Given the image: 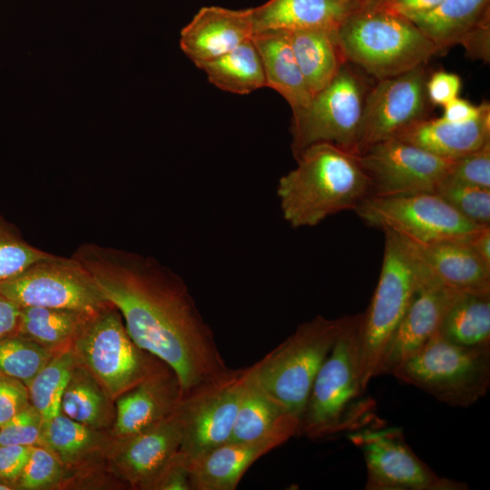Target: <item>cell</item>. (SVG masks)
Returning a JSON list of instances; mask_svg holds the SVG:
<instances>
[{
    "label": "cell",
    "instance_id": "1",
    "mask_svg": "<svg viewBox=\"0 0 490 490\" xmlns=\"http://www.w3.org/2000/svg\"><path fill=\"white\" fill-rule=\"evenodd\" d=\"M72 257L118 309L132 340L175 372L183 397L229 369L186 282L172 270L151 256L95 243L80 245Z\"/></svg>",
    "mask_w": 490,
    "mask_h": 490
},
{
    "label": "cell",
    "instance_id": "2",
    "mask_svg": "<svg viewBox=\"0 0 490 490\" xmlns=\"http://www.w3.org/2000/svg\"><path fill=\"white\" fill-rule=\"evenodd\" d=\"M295 159L296 168L277 185L282 217L293 229L314 227L330 216L354 211L370 195L368 177L354 152L318 142Z\"/></svg>",
    "mask_w": 490,
    "mask_h": 490
},
{
    "label": "cell",
    "instance_id": "3",
    "mask_svg": "<svg viewBox=\"0 0 490 490\" xmlns=\"http://www.w3.org/2000/svg\"><path fill=\"white\" fill-rule=\"evenodd\" d=\"M362 313L339 318L335 342L313 382L298 436L320 439L378 423L361 382Z\"/></svg>",
    "mask_w": 490,
    "mask_h": 490
},
{
    "label": "cell",
    "instance_id": "4",
    "mask_svg": "<svg viewBox=\"0 0 490 490\" xmlns=\"http://www.w3.org/2000/svg\"><path fill=\"white\" fill-rule=\"evenodd\" d=\"M338 38L346 61L377 80L426 64L440 51L407 17L380 3L349 14Z\"/></svg>",
    "mask_w": 490,
    "mask_h": 490
},
{
    "label": "cell",
    "instance_id": "5",
    "mask_svg": "<svg viewBox=\"0 0 490 490\" xmlns=\"http://www.w3.org/2000/svg\"><path fill=\"white\" fill-rule=\"evenodd\" d=\"M381 270L371 301L362 312L361 382L366 389L386 348L428 271L403 237L385 230Z\"/></svg>",
    "mask_w": 490,
    "mask_h": 490
},
{
    "label": "cell",
    "instance_id": "6",
    "mask_svg": "<svg viewBox=\"0 0 490 490\" xmlns=\"http://www.w3.org/2000/svg\"><path fill=\"white\" fill-rule=\"evenodd\" d=\"M450 407H467L490 387V345L461 346L439 332L390 371Z\"/></svg>",
    "mask_w": 490,
    "mask_h": 490
},
{
    "label": "cell",
    "instance_id": "7",
    "mask_svg": "<svg viewBox=\"0 0 490 490\" xmlns=\"http://www.w3.org/2000/svg\"><path fill=\"white\" fill-rule=\"evenodd\" d=\"M338 318L318 315L249 367L250 379L299 420L315 377L335 342Z\"/></svg>",
    "mask_w": 490,
    "mask_h": 490
},
{
    "label": "cell",
    "instance_id": "8",
    "mask_svg": "<svg viewBox=\"0 0 490 490\" xmlns=\"http://www.w3.org/2000/svg\"><path fill=\"white\" fill-rule=\"evenodd\" d=\"M71 348L78 364L93 375L113 401L163 364L132 340L120 312L112 304L88 318Z\"/></svg>",
    "mask_w": 490,
    "mask_h": 490
},
{
    "label": "cell",
    "instance_id": "9",
    "mask_svg": "<svg viewBox=\"0 0 490 490\" xmlns=\"http://www.w3.org/2000/svg\"><path fill=\"white\" fill-rule=\"evenodd\" d=\"M366 83L348 62L309 104L293 113L294 158L308 146L328 142L357 154L366 96Z\"/></svg>",
    "mask_w": 490,
    "mask_h": 490
},
{
    "label": "cell",
    "instance_id": "10",
    "mask_svg": "<svg viewBox=\"0 0 490 490\" xmlns=\"http://www.w3.org/2000/svg\"><path fill=\"white\" fill-rule=\"evenodd\" d=\"M369 227L416 243L467 240L480 228L436 192L364 199L354 210Z\"/></svg>",
    "mask_w": 490,
    "mask_h": 490
},
{
    "label": "cell",
    "instance_id": "11",
    "mask_svg": "<svg viewBox=\"0 0 490 490\" xmlns=\"http://www.w3.org/2000/svg\"><path fill=\"white\" fill-rule=\"evenodd\" d=\"M0 291L20 308L42 307L94 313L111 304L77 260L54 254L0 283Z\"/></svg>",
    "mask_w": 490,
    "mask_h": 490
},
{
    "label": "cell",
    "instance_id": "12",
    "mask_svg": "<svg viewBox=\"0 0 490 490\" xmlns=\"http://www.w3.org/2000/svg\"><path fill=\"white\" fill-rule=\"evenodd\" d=\"M367 466L368 490H456L464 484L439 477L407 444L400 427L379 423L348 434Z\"/></svg>",
    "mask_w": 490,
    "mask_h": 490
},
{
    "label": "cell",
    "instance_id": "13",
    "mask_svg": "<svg viewBox=\"0 0 490 490\" xmlns=\"http://www.w3.org/2000/svg\"><path fill=\"white\" fill-rule=\"evenodd\" d=\"M248 377L249 367L229 368L182 398L181 452L193 458L229 441Z\"/></svg>",
    "mask_w": 490,
    "mask_h": 490
},
{
    "label": "cell",
    "instance_id": "14",
    "mask_svg": "<svg viewBox=\"0 0 490 490\" xmlns=\"http://www.w3.org/2000/svg\"><path fill=\"white\" fill-rule=\"evenodd\" d=\"M357 156L373 197L436 192L455 161L396 138L375 143Z\"/></svg>",
    "mask_w": 490,
    "mask_h": 490
},
{
    "label": "cell",
    "instance_id": "15",
    "mask_svg": "<svg viewBox=\"0 0 490 490\" xmlns=\"http://www.w3.org/2000/svg\"><path fill=\"white\" fill-rule=\"evenodd\" d=\"M426 65L377 80L368 90L357 154L375 143L395 138L407 128L426 119Z\"/></svg>",
    "mask_w": 490,
    "mask_h": 490
},
{
    "label": "cell",
    "instance_id": "16",
    "mask_svg": "<svg viewBox=\"0 0 490 490\" xmlns=\"http://www.w3.org/2000/svg\"><path fill=\"white\" fill-rule=\"evenodd\" d=\"M182 423L178 408L168 417L133 436L113 440L108 448L107 471L134 490H153L165 466L180 450Z\"/></svg>",
    "mask_w": 490,
    "mask_h": 490
},
{
    "label": "cell",
    "instance_id": "17",
    "mask_svg": "<svg viewBox=\"0 0 490 490\" xmlns=\"http://www.w3.org/2000/svg\"><path fill=\"white\" fill-rule=\"evenodd\" d=\"M299 420L286 414L269 432L249 441H228L190 458L191 490H234L261 456L298 436Z\"/></svg>",
    "mask_w": 490,
    "mask_h": 490
},
{
    "label": "cell",
    "instance_id": "18",
    "mask_svg": "<svg viewBox=\"0 0 490 490\" xmlns=\"http://www.w3.org/2000/svg\"><path fill=\"white\" fill-rule=\"evenodd\" d=\"M459 292L443 285L428 272L386 348L378 376L388 375L397 364L439 331Z\"/></svg>",
    "mask_w": 490,
    "mask_h": 490
},
{
    "label": "cell",
    "instance_id": "19",
    "mask_svg": "<svg viewBox=\"0 0 490 490\" xmlns=\"http://www.w3.org/2000/svg\"><path fill=\"white\" fill-rule=\"evenodd\" d=\"M182 398L175 372L163 363L141 383L115 399L111 435L121 439L153 426L171 416Z\"/></svg>",
    "mask_w": 490,
    "mask_h": 490
},
{
    "label": "cell",
    "instance_id": "20",
    "mask_svg": "<svg viewBox=\"0 0 490 490\" xmlns=\"http://www.w3.org/2000/svg\"><path fill=\"white\" fill-rule=\"evenodd\" d=\"M254 34L252 8L204 6L181 29L180 46L199 66L231 51Z\"/></svg>",
    "mask_w": 490,
    "mask_h": 490
},
{
    "label": "cell",
    "instance_id": "21",
    "mask_svg": "<svg viewBox=\"0 0 490 490\" xmlns=\"http://www.w3.org/2000/svg\"><path fill=\"white\" fill-rule=\"evenodd\" d=\"M112 440L109 431L89 427L63 413L43 429V446L54 454L64 469V486L76 475L83 477L93 472L107 471L105 457Z\"/></svg>",
    "mask_w": 490,
    "mask_h": 490
},
{
    "label": "cell",
    "instance_id": "22",
    "mask_svg": "<svg viewBox=\"0 0 490 490\" xmlns=\"http://www.w3.org/2000/svg\"><path fill=\"white\" fill-rule=\"evenodd\" d=\"M407 240L427 271L443 285L461 292L490 295V268L478 258L467 240L433 243Z\"/></svg>",
    "mask_w": 490,
    "mask_h": 490
},
{
    "label": "cell",
    "instance_id": "23",
    "mask_svg": "<svg viewBox=\"0 0 490 490\" xmlns=\"http://www.w3.org/2000/svg\"><path fill=\"white\" fill-rule=\"evenodd\" d=\"M395 138L434 155L457 159L490 142V105L484 103L480 115L475 120L451 122L442 118L425 119L407 128Z\"/></svg>",
    "mask_w": 490,
    "mask_h": 490
},
{
    "label": "cell",
    "instance_id": "24",
    "mask_svg": "<svg viewBox=\"0 0 490 490\" xmlns=\"http://www.w3.org/2000/svg\"><path fill=\"white\" fill-rule=\"evenodd\" d=\"M252 41L260 54L266 87L279 93L293 113L306 108L313 98L298 65L289 31L256 33Z\"/></svg>",
    "mask_w": 490,
    "mask_h": 490
},
{
    "label": "cell",
    "instance_id": "25",
    "mask_svg": "<svg viewBox=\"0 0 490 490\" xmlns=\"http://www.w3.org/2000/svg\"><path fill=\"white\" fill-rule=\"evenodd\" d=\"M358 8L338 0H269L252 8L255 34L266 30L338 29Z\"/></svg>",
    "mask_w": 490,
    "mask_h": 490
},
{
    "label": "cell",
    "instance_id": "26",
    "mask_svg": "<svg viewBox=\"0 0 490 490\" xmlns=\"http://www.w3.org/2000/svg\"><path fill=\"white\" fill-rule=\"evenodd\" d=\"M289 35L299 70L314 96L330 83L347 62L338 43V29L296 30L290 31Z\"/></svg>",
    "mask_w": 490,
    "mask_h": 490
},
{
    "label": "cell",
    "instance_id": "27",
    "mask_svg": "<svg viewBox=\"0 0 490 490\" xmlns=\"http://www.w3.org/2000/svg\"><path fill=\"white\" fill-rule=\"evenodd\" d=\"M490 15V0H443L423 13L405 15L439 50L457 44L460 37Z\"/></svg>",
    "mask_w": 490,
    "mask_h": 490
},
{
    "label": "cell",
    "instance_id": "28",
    "mask_svg": "<svg viewBox=\"0 0 490 490\" xmlns=\"http://www.w3.org/2000/svg\"><path fill=\"white\" fill-rule=\"evenodd\" d=\"M61 413L80 424L111 433L115 405L93 375L78 364L64 392Z\"/></svg>",
    "mask_w": 490,
    "mask_h": 490
},
{
    "label": "cell",
    "instance_id": "29",
    "mask_svg": "<svg viewBox=\"0 0 490 490\" xmlns=\"http://www.w3.org/2000/svg\"><path fill=\"white\" fill-rule=\"evenodd\" d=\"M93 314L64 309L20 308L17 333L56 353L72 347Z\"/></svg>",
    "mask_w": 490,
    "mask_h": 490
},
{
    "label": "cell",
    "instance_id": "30",
    "mask_svg": "<svg viewBox=\"0 0 490 490\" xmlns=\"http://www.w3.org/2000/svg\"><path fill=\"white\" fill-rule=\"evenodd\" d=\"M197 67L211 84L225 92L244 95L266 87L262 63L252 38Z\"/></svg>",
    "mask_w": 490,
    "mask_h": 490
},
{
    "label": "cell",
    "instance_id": "31",
    "mask_svg": "<svg viewBox=\"0 0 490 490\" xmlns=\"http://www.w3.org/2000/svg\"><path fill=\"white\" fill-rule=\"evenodd\" d=\"M438 332L461 346L490 345V295L459 292Z\"/></svg>",
    "mask_w": 490,
    "mask_h": 490
},
{
    "label": "cell",
    "instance_id": "32",
    "mask_svg": "<svg viewBox=\"0 0 490 490\" xmlns=\"http://www.w3.org/2000/svg\"><path fill=\"white\" fill-rule=\"evenodd\" d=\"M77 365L72 348L58 351L26 386L30 403L40 413L44 427L61 413L64 392Z\"/></svg>",
    "mask_w": 490,
    "mask_h": 490
},
{
    "label": "cell",
    "instance_id": "33",
    "mask_svg": "<svg viewBox=\"0 0 490 490\" xmlns=\"http://www.w3.org/2000/svg\"><path fill=\"white\" fill-rule=\"evenodd\" d=\"M286 414L250 377L243 390L229 441H249L269 432Z\"/></svg>",
    "mask_w": 490,
    "mask_h": 490
},
{
    "label": "cell",
    "instance_id": "34",
    "mask_svg": "<svg viewBox=\"0 0 490 490\" xmlns=\"http://www.w3.org/2000/svg\"><path fill=\"white\" fill-rule=\"evenodd\" d=\"M55 353L16 333L0 340V375L26 386Z\"/></svg>",
    "mask_w": 490,
    "mask_h": 490
},
{
    "label": "cell",
    "instance_id": "35",
    "mask_svg": "<svg viewBox=\"0 0 490 490\" xmlns=\"http://www.w3.org/2000/svg\"><path fill=\"white\" fill-rule=\"evenodd\" d=\"M53 255L28 243L19 230L0 215V283Z\"/></svg>",
    "mask_w": 490,
    "mask_h": 490
},
{
    "label": "cell",
    "instance_id": "36",
    "mask_svg": "<svg viewBox=\"0 0 490 490\" xmlns=\"http://www.w3.org/2000/svg\"><path fill=\"white\" fill-rule=\"evenodd\" d=\"M64 476L63 465L51 450L43 446H32L15 490L63 488Z\"/></svg>",
    "mask_w": 490,
    "mask_h": 490
},
{
    "label": "cell",
    "instance_id": "37",
    "mask_svg": "<svg viewBox=\"0 0 490 490\" xmlns=\"http://www.w3.org/2000/svg\"><path fill=\"white\" fill-rule=\"evenodd\" d=\"M436 193L471 222L478 226H490V190L446 178L436 188Z\"/></svg>",
    "mask_w": 490,
    "mask_h": 490
},
{
    "label": "cell",
    "instance_id": "38",
    "mask_svg": "<svg viewBox=\"0 0 490 490\" xmlns=\"http://www.w3.org/2000/svg\"><path fill=\"white\" fill-rule=\"evenodd\" d=\"M43 420L30 403L0 426V445L43 446Z\"/></svg>",
    "mask_w": 490,
    "mask_h": 490
},
{
    "label": "cell",
    "instance_id": "39",
    "mask_svg": "<svg viewBox=\"0 0 490 490\" xmlns=\"http://www.w3.org/2000/svg\"><path fill=\"white\" fill-rule=\"evenodd\" d=\"M446 178L490 190V142L475 152L455 159Z\"/></svg>",
    "mask_w": 490,
    "mask_h": 490
},
{
    "label": "cell",
    "instance_id": "40",
    "mask_svg": "<svg viewBox=\"0 0 490 490\" xmlns=\"http://www.w3.org/2000/svg\"><path fill=\"white\" fill-rule=\"evenodd\" d=\"M29 404L26 385L18 379L0 375V426Z\"/></svg>",
    "mask_w": 490,
    "mask_h": 490
},
{
    "label": "cell",
    "instance_id": "41",
    "mask_svg": "<svg viewBox=\"0 0 490 490\" xmlns=\"http://www.w3.org/2000/svg\"><path fill=\"white\" fill-rule=\"evenodd\" d=\"M153 490H191L190 458L179 450L165 466Z\"/></svg>",
    "mask_w": 490,
    "mask_h": 490
},
{
    "label": "cell",
    "instance_id": "42",
    "mask_svg": "<svg viewBox=\"0 0 490 490\" xmlns=\"http://www.w3.org/2000/svg\"><path fill=\"white\" fill-rule=\"evenodd\" d=\"M32 446L0 445V481L15 490L31 453Z\"/></svg>",
    "mask_w": 490,
    "mask_h": 490
},
{
    "label": "cell",
    "instance_id": "43",
    "mask_svg": "<svg viewBox=\"0 0 490 490\" xmlns=\"http://www.w3.org/2000/svg\"><path fill=\"white\" fill-rule=\"evenodd\" d=\"M464 46L466 54L471 59L490 62V15H485L474 25L457 42Z\"/></svg>",
    "mask_w": 490,
    "mask_h": 490
},
{
    "label": "cell",
    "instance_id": "44",
    "mask_svg": "<svg viewBox=\"0 0 490 490\" xmlns=\"http://www.w3.org/2000/svg\"><path fill=\"white\" fill-rule=\"evenodd\" d=\"M461 83L460 77L456 74L445 71L434 73L426 83L428 101L434 104L446 105L458 97Z\"/></svg>",
    "mask_w": 490,
    "mask_h": 490
},
{
    "label": "cell",
    "instance_id": "45",
    "mask_svg": "<svg viewBox=\"0 0 490 490\" xmlns=\"http://www.w3.org/2000/svg\"><path fill=\"white\" fill-rule=\"evenodd\" d=\"M483 104L475 106L465 99L456 97L444 105V114L441 118L451 122L472 121L480 115Z\"/></svg>",
    "mask_w": 490,
    "mask_h": 490
},
{
    "label": "cell",
    "instance_id": "46",
    "mask_svg": "<svg viewBox=\"0 0 490 490\" xmlns=\"http://www.w3.org/2000/svg\"><path fill=\"white\" fill-rule=\"evenodd\" d=\"M20 307L0 291V340L17 333Z\"/></svg>",
    "mask_w": 490,
    "mask_h": 490
},
{
    "label": "cell",
    "instance_id": "47",
    "mask_svg": "<svg viewBox=\"0 0 490 490\" xmlns=\"http://www.w3.org/2000/svg\"><path fill=\"white\" fill-rule=\"evenodd\" d=\"M443 0H390L385 4L393 10L404 15L423 13L431 10Z\"/></svg>",
    "mask_w": 490,
    "mask_h": 490
},
{
    "label": "cell",
    "instance_id": "48",
    "mask_svg": "<svg viewBox=\"0 0 490 490\" xmlns=\"http://www.w3.org/2000/svg\"><path fill=\"white\" fill-rule=\"evenodd\" d=\"M467 242L478 258L490 268V226L480 228Z\"/></svg>",
    "mask_w": 490,
    "mask_h": 490
},
{
    "label": "cell",
    "instance_id": "49",
    "mask_svg": "<svg viewBox=\"0 0 490 490\" xmlns=\"http://www.w3.org/2000/svg\"><path fill=\"white\" fill-rule=\"evenodd\" d=\"M338 1L344 3L346 5H348L355 6V7H362L372 3H376L378 0H338Z\"/></svg>",
    "mask_w": 490,
    "mask_h": 490
},
{
    "label": "cell",
    "instance_id": "50",
    "mask_svg": "<svg viewBox=\"0 0 490 490\" xmlns=\"http://www.w3.org/2000/svg\"><path fill=\"white\" fill-rule=\"evenodd\" d=\"M0 490H13V488L5 483L0 481Z\"/></svg>",
    "mask_w": 490,
    "mask_h": 490
},
{
    "label": "cell",
    "instance_id": "51",
    "mask_svg": "<svg viewBox=\"0 0 490 490\" xmlns=\"http://www.w3.org/2000/svg\"><path fill=\"white\" fill-rule=\"evenodd\" d=\"M387 1H390V0H378V1L376 2V3H386V2H387Z\"/></svg>",
    "mask_w": 490,
    "mask_h": 490
}]
</instances>
